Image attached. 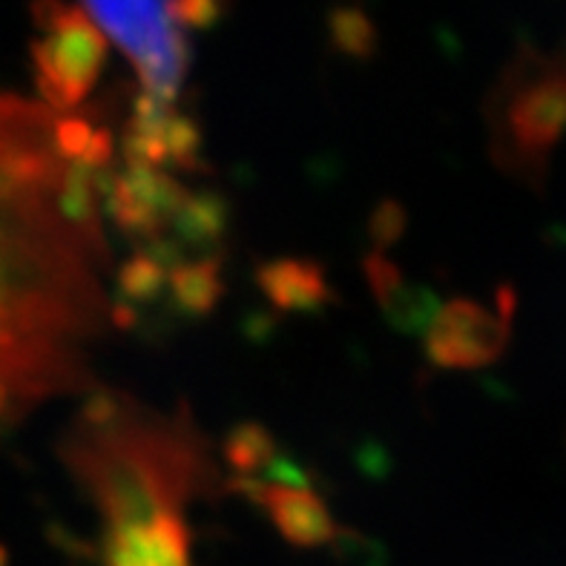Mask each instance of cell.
I'll list each match as a JSON object with an SVG mask.
<instances>
[{
  "label": "cell",
  "mask_w": 566,
  "mask_h": 566,
  "mask_svg": "<svg viewBox=\"0 0 566 566\" xmlns=\"http://www.w3.org/2000/svg\"><path fill=\"white\" fill-rule=\"evenodd\" d=\"M70 118L0 93V420L81 380L109 314L98 196L109 165Z\"/></svg>",
  "instance_id": "1"
},
{
  "label": "cell",
  "mask_w": 566,
  "mask_h": 566,
  "mask_svg": "<svg viewBox=\"0 0 566 566\" xmlns=\"http://www.w3.org/2000/svg\"><path fill=\"white\" fill-rule=\"evenodd\" d=\"M64 458L101 517V566H193L187 506L216 469L185 415L104 395L72 423Z\"/></svg>",
  "instance_id": "2"
},
{
  "label": "cell",
  "mask_w": 566,
  "mask_h": 566,
  "mask_svg": "<svg viewBox=\"0 0 566 566\" xmlns=\"http://www.w3.org/2000/svg\"><path fill=\"white\" fill-rule=\"evenodd\" d=\"M566 136V46L524 50L486 101L489 156L497 170L544 193L555 147Z\"/></svg>",
  "instance_id": "3"
},
{
  "label": "cell",
  "mask_w": 566,
  "mask_h": 566,
  "mask_svg": "<svg viewBox=\"0 0 566 566\" xmlns=\"http://www.w3.org/2000/svg\"><path fill=\"white\" fill-rule=\"evenodd\" d=\"M32 21L38 35L29 50L41 104L57 115L75 113L107 64V38L84 9L61 0H35Z\"/></svg>",
  "instance_id": "4"
},
{
  "label": "cell",
  "mask_w": 566,
  "mask_h": 566,
  "mask_svg": "<svg viewBox=\"0 0 566 566\" xmlns=\"http://www.w3.org/2000/svg\"><path fill=\"white\" fill-rule=\"evenodd\" d=\"M95 27L107 32L144 81V93L176 101L187 72V32L172 0H84Z\"/></svg>",
  "instance_id": "5"
},
{
  "label": "cell",
  "mask_w": 566,
  "mask_h": 566,
  "mask_svg": "<svg viewBox=\"0 0 566 566\" xmlns=\"http://www.w3.org/2000/svg\"><path fill=\"white\" fill-rule=\"evenodd\" d=\"M515 294L497 291L495 305L478 300H452L438 305L426 325V354L440 368H483L503 357L512 337Z\"/></svg>",
  "instance_id": "6"
},
{
  "label": "cell",
  "mask_w": 566,
  "mask_h": 566,
  "mask_svg": "<svg viewBox=\"0 0 566 566\" xmlns=\"http://www.w3.org/2000/svg\"><path fill=\"white\" fill-rule=\"evenodd\" d=\"M233 486L271 517V524L287 544L319 549L343 535L325 497L311 486L302 469L282 454L262 474Z\"/></svg>",
  "instance_id": "7"
},
{
  "label": "cell",
  "mask_w": 566,
  "mask_h": 566,
  "mask_svg": "<svg viewBox=\"0 0 566 566\" xmlns=\"http://www.w3.org/2000/svg\"><path fill=\"white\" fill-rule=\"evenodd\" d=\"M368 282L374 287V296L380 300L386 314L391 316V323L402 331H426L431 314L438 311V302L429 291L411 285L400 273V268L391 262L382 251H374L366 259Z\"/></svg>",
  "instance_id": "8"
},
{
  "label": "cell",
  "mask_w": 566,
  "mask_h": 566,
  "mask_svg": "<svg viewBox=\"0 0 566 566\" xmlns=\"http://www.w3.org/2000/svg\"><path fill=\"white\" fill-rule=\"evenodd\" d=\"M262 294L280 311H316L328 300L325 271L302 259H280L259 271Z\"/></svg>",
  "instance_id": "9"
},
{
  "label": "cell",
  "mask_w": 566,
  "mask_h": 566,
  "mask_svg": "<svg viewBox=\"0 0 566 566\" xmlns=\"http://www.w3.org/2000/svg\"><path fill=\"white\" fill-rule=\"evenodd\" d=\"M334 38H337L345 52L366 55L368 46H371V23H368L366 14L343 12L334 18Z\"/></svg>",
  "instance_id": "10"
},
{
  "label": "cell",
  "mask_w": 566,
  "mask_h": 566,
  "mask_svg": "<svg viewBox=\"0 0 566 566\" xmlns=\"http://www.w3.org/2000/svg\"><path fill=\"white\" fill-rule=\"evenodd\" d=\"M222 14V0H172V18L185 32L208 29Z\"/></svg>",
  "instance_id": "11"
}]
</instances>
